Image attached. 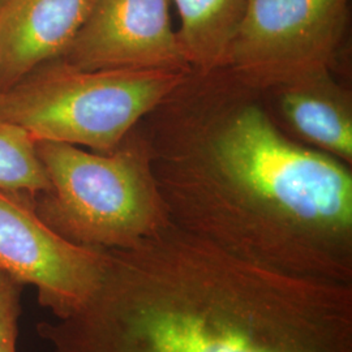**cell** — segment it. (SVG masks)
<instances>
[{
	"label": "cell",
	"instance_id": "3957f363",
	"mask_svg": "<svg viewBox=\"0 0 352 352\" xmlns=\"http://www.w3.org/2000/svg\"><path fill=\"white\" fill-rule=\"evenodd\" d=\"M37 151L50 188L32 205L64 239L124 250L171 225L145 138L129 133L107 154L51 141H37Z\"/></svg>",
	"mask_w": 352,
	"mask_h": 352
},
{
	"label": "cell",
	"instance_id": "7c38bea8",
	"mask_svg": "<svg viewBox=\"0 0 352 352\" xmlns=\"http://www.w3.org/2000/svg\"><path fill=\"white\" fill-rule=\"evenodd\" d=\"M24 285L0 273V352H17L19 320Z\"/></svg>",
	"mask_w": 352,
	"mask_h": 352
},
{
	"label": "cell",
	"instance_id": "8992f818",
	"mask_svg": "<svg viewBox=\"0 0 352 352\" xmlns=\"http://www.w3.org/2000/svg\"><path fill=\"white\" fill-rule=\"evenodd\" d=\"M109 250L64 239L36 213L32 199L0 190V273L37 289L38 302L60 320L98 287Z\"/></svg>",
	"mask_w": 352,
	"mask_h": 352
},
{
	"label": "cell",
	"instance_id": "7a4b0ae2",
	"mask_svg": "<svg viewBox=\"0 0 352 352\" xmlns=\"http://www.w3.org/2000/svg\"><path fill=\"white\" fill-rule=\"evenodd\" d=\"M37 333L51 352H352V283L250 263L171 223L109 250L88 302Z\"/></svg>",
	"mask_w": 352,
	"mask_h": 352
},
{
	"label": "cell",
	"instance_id": "30bf717a",
	"mask_svg": "<svg viewBox=\"0 0 352 352\" xmlns=\"http://www.w3.org/2000/svg\"><path fill=\"white\" fill-rule=\"evenodd\" d=\"M180 17L177 38L192 71L221 69L245 0H171Z\"/></svg>",
	"mask_w": 352,
	"mask_h": 352
},
{
	"label": "cell",
	"instance_id": "52a82bcc",
	"mask_svg": "<svg viewBox=\"0 0 352 352\" xmlns=\"http://www.w3.org/2000/svg\"><path fill=\"white\" fill-rule=\"evenodd\" d=\"M60 59L81 69L192 71L171 24L170 0H94Z\"/></svg>",
	"mask_w": 352,
	"mask_h": 352
},
{
	"label": "cell",
	"instance_id": "277c9868",
	"mask_svg": "<svg viewBox=\"0 0 352 352\" xmlns=\"http://www.w3.org/2000/svg\"><path fill=\"white\" fill-rule=\"evenodd\" d=\"M188 74L81 69L59 58L0 90V119L24 128L36 141L82 145L107 154Z\"/></svg>",
	"mask_w": 352,
	"mask_h": 352
},
{
	"label": "cell",
	"instance_id": "5b68a950",
	"mask_svg": "<svg viewBox=\"0 0 352 352\" xmlns=\"http://www.w3.org/2000/svg\"><path fill=\"white\" fill-rule=\"evenodd\" d=\"M349 25L350 0H245L222 69L256 91L331 72Z\"/></svg>",
	"mask_w": 352,
	"mask_h": 352
},
{
	"label": "cell",
	"instance_id": "4fadbf2b",
	"mask_svg": "<svg viewBox=\"0 0 352 352\" xmlns=\"http://www.w3.org/2000/svg\"><path fill=\"white\" fill-rule=\"evenodd\" d=\"M0 3H1V0H0Z\"/></svg>",
	"mask_w": 352,
	"mask_h": 352
},
{
	"label": "cell",
	"instance_id": "9c48e42d",
	"mask_svg": "<svg viewBox=\"0 0 352 352\" xmlns=\"http://www.w3.org/2000/svg\"><path fill=\"white\" fill-rule=\"evenodd\" d=\"M289 129L302 141L343 164L352 161V101L331 72L273 89Z\"/></svg>",
	"mask_w": 352,
	"mask_h": 352
},
{
	"label": "cell",
	"instance_id": "6da1fadb",
	"mask_svg": "<svg viewBox=\"0 0 352 352\" xmlns=\"http://www.w3.org/2000/svg\"><path fill=\"white\" fill-rule=\"evenodd\" d=\"M225 69L189 72L145 138L171 223L250 263L352 283V175L285 136Z\"/></svg>",
	"mask_w": 352,
	"mask_h": 352
},
{
	"label": "cell",
	"instance_id": "8fae6325",
	"mask_svg": "<svg viewBox=\"0 0 352 352\" xmlns=\"http://www.w3.org/2000/svg\"><path fill=\"white\" fill-rule=\"evenodd\" d=\"M49 188L37 141L24 128L0 119V190L34 199Z\"/></svg>",
	"mask_w": 352,
	"mask_h": 352
},
{
	"label": "cell",
	"instance_id": "ba28073f",
	"mask_svg": "<svg viewBox=\"0 0 352 352\" xmlns=\"http://www.w3.org/2000/svg\"><path fill=\"white\" fill-rule=\"evenodd\" d=\"M94 0H1L0 90L59 59L88 19Z\"/></svg>",
	"mask_w": 352,
	"mask_h": 352
}]
</instances>
